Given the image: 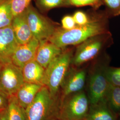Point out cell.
Instances as JSON below:
<instances>
[{"mask_svg":"<svg viewBox=\"0 0 120 120\" xmlns=\"http://www.w3.org/2000/svg\"><path fill=\"white\" fill-rule=\"evenodd\" d=\"M108 33L105 19L97 18L90 20L85 25H77L69 30L59 27L49 40L64 49L67 46L79 45L92 37Z\"/></svg>","mask_w":120,"mask_h":120,"instance_id":"cell-1","label":"cell"},{"mask_svg":"<svg viewBox=\"0 0 120 120\" xmlns=\"http://www.w3.org/2000/svg\"><path fill=\"white\" fill-rule=\"evenodd\" d=\"M60 95L52 94L43 86L30 105L25 109L27 120H57L60 108Z\"/></svg>","mask_w":120,"mask_h":120,"instance_id":"cell-2","label":"cell"},{"mask_svg":"<svg viewBox=\"0 0 120 120\" xmlns=\"http://www.w3.org/2000/svg\"><path fill=\"white\" fill-rule=\"evenodd\" d=\"M73 57L72 50H64L45 69L43 86L47 87L52 94H59L61 83L71 66Z\"/></svg>","mask_w":120,"mask_h":120,"instance_id":"cell-3","label":"cell"},{"mask_svg":"<svg viewBox=\"0 0 120 120\" xmlns=\"http://www.w3.org/2000/svg\"><path fill=\"white\" fill-rule=\"evenodd\" d=\"M90 107V102L84 90L69 95L60 100L57 120H84Z\"/></svg>","mask_w":120,"mask_h":120,"instance_id":"cell-4","label":"cell"},{"mask_svg":"<svg viewBox=\"0 0 120 120\" xmlns=\"http://www.w3.org/2000/svg\"><path fill=\"white\" fill-rule=\"evenodd\" d=\"M107 66L98 63L94 65L90 69L86 92L90 105L106 101V95L109 86L106 75Z\"/></svg>","mask_w":120,"mask_h":120,"instance_id":"cell-5","label":"cell"},{"mask_svg":"<svg viewBox=\"0 0 120 120\" xmlns=\"http://www.w3.org/2000/svg\"><path fill=\"white\" fill-rule=\"evenodd\" d=\"M26 17L33 37L39 41L49 40L59 27L31 4L26 9Z\"/></svg>","mask_w":120,"mask_h":120,"instance_id":"cell-6","label":"cell"},{"mask_svg":"<svg viewBox=\"0 0 120 120\" xmlns=\"http://www.w3.org/2000/svg\"><path fill=\"white\" fill-rule=\"evenodd\" d=\"M109 33L92 37L78 45L71 65L79 67L94 59L102 49L107 41Z\"/></svg>","mask_w":120,"mask_h":120,"instance_id":"cell-7","label":"cell"},{"mask_svg":"<svg viewBox=\"0 0 120 120\" xmlns=\"http://www.w3.org/2000/svg\"><path fill=\"white\" fill-rule=\"evenodd\" d=\"M25 83L21 68L9 62L2 65L0 72V90L10 97L15 96Z\"/></svg>","mask_w":120,"mask_h":120,"instance_id":"cell-8","label":"cell"},{"mask_svg":"<svg viewBox=\"0 0 120 120\" xmlns=\"http://www.w3.org/2000/svg\"><path fill=\"white\" fill-rule=\"evenodd\" d=\"M87 73L86 69L70 66L60 87V99L84 90Z\"/></svg>","mask_w":120,"mask_h":120,"instance_id":"cell-9","label":"cell"},{"mask_svg":"<svg viewBox=\"0 0 120 120\" xmlns=\"http://www.w3.org/2000/svg\"><path fill=\"white\" fill-rule=\"evenodd\" d=\"M19 44L15 38L11 26L0 29V62H12V56Z\"/></svg>","mask_w":120,"mask_h":120,"instance_id":"cell-10","label":"cell"},{"mask_svg":"<svg viewBox=\"0 0 120 120\" xmlns=\"http://www.w3.org/2000/svg\"><path fill=\"white\" fill-rule=\"evenodd\" d=\"M39 41L33 38L27 43L19 45L12 56V62L22 69L27 63L35 60Z\"/></svg>","mask_w":120,"mask_h":120,"instance_id":"cell-11","label":"cell"},{"mask_svg":"<svg viewBox=\"0 0 120 120\" xmlns=\"http://www.w3.org/2000/svg\"><path fill=\"white\" fill-rule=\"evenodd\" d=\"M64 50L56 46L49 40L40 41L35 60L45 69L52 61Z\"/></svg>","mask_w":120,"mask_h":120,"instance_id":"cell-12","label":"cell"},{"mask_svg":"<svg viewBox=\"0 0 120 120\" xmlns=\"http://www.w3.org/2000/svg\"><path fill=\"white\" fill-rule=\"evenodd\" d=\"M11 26L19 45L27 43L34 38L28 24L26 10L13 17Z\"/></svg>","mask_w":120,"mask_h":120,"instance_id":"cell-13","label":"cell"},{"mask_svg":"<svg viewBox=\"0 0 120 120\" xmlns=\"http://www.w3.org/2000/svg\"><path fill=\"white\" fill-rule=\"evenodd\" d=\"M43 86L39 84L25 82L15 95L20 106L26 109L33 101Z\"/></svg>","mask_w":120,"mask_h":120,"instance_id":"cell-14","label":"cell"},{"mask_svg":"<svg viewBox=\"0 0 120 120\" xmlns=\"http://www.w3.org/2000/svg\"><path fill=\"white\" fill-rule=\"evenodd\" d=\"M117 116L105 101L90 105L89 110L84 120H117Z\"/></svg>","mask_w":120,"mask_h":120,"instance_id":"cell-15","label":"cell"},{"mask_svg":"<svg viewBox=\"0 0 120 120\" xmlns=\"http://www.w3.org/2000/svg\"><path fill=\"white\" fill-rule=\"evenodd\" d=\"M22 69L25 82L43 86L45 69L35 60L27 63Z\"/></svg>","mask_w":120,"mask_h":120,"instance_id":"cell-16","label":"cell"},{"mask_svg":"<svg viewBox=\"0 0 120 120\" xmlns=\"http://www.w3.org/2000/svg\"><path fill=\"white\" fill-rule=\"evenodd\" d=\"M106 100L112 110L117 115L120 114V87L109 84Z\"/></svg>","mask_w":120,"mask_h":120,"instance_id":"cell-17","label":"cell"},{"mask_svg":"<svg viewBox=\"0 0 120 120\" xmlns=\"http://www.w3.org/2000/svg\"><path fill=\"white\" fill-rule=\"evenodd\" d=\"M7 111L9 120H27L25 109L20 106L15 96L9 97Z\"/></svg>","mask_w":120,"mask_h":120,"instance_id":"cell-18","label":"cell"},{"mask_svg":"<svg viewBox=\"0 0 120 120\" xmlns=\"http://www.w3.org/2000/svg\"><path fill=\"white\" fill-rule=\"evenodd\" d=\"M35 4L41 13L57 8L71 6L70 0H35Z\"/></svg>","mask_w":120,"mask_h":120,"instance_id":"cell-19","label":"cell"},{"mask_svg":"<svg viewBox=\"0 0 120 120\" xmlns=\"http://www.w3.org/2000/svg\"><path fill=\"white\" fill-rule=\"evenodd\" d=\"M11 1V0H0V29L11 25L14 16Z\"/></svg>","mask_w":120,"mask_h":120,"instance_id":"cell-20","label":"cell"},{"mask_svg":"<svg viewBox=\"0 0 120 120\" xmlns=\"http://www.w3.org/2000/svg\"><path fill=\"white\" fill-rule=\"evenodd\" d=\"M106 75L110 84L120 87V68L107 66L106 69Z\"/></svg>","mask_w":120,"mask_h":120,"instance_id":"cell-21","label":"cell"},{"mask_svg":"<svg viewBox=\"0 0 120 120\" xmlns=\"http://www.w3.org/2000/svg\"><path fill=\"white\" fill-rule=\"evenodd\" d=\"M32 0H11V8L13 16L23 12L31 4Z\"/></svg>","mask_w":120,"mask_h":120,"instance_id":"cell-22","label":"cell"},{"mask_svg":"<svg viewBox=\"0 0 120 120\" xmlns=\"http://www.w3.org/2000/svg\"><path fill=\"white\" fill-rule=\"evenodd\" d=\"M71 6L82 7L90 6L94 9L99 8L103 3V0H70Z\"/></svg>","mask_w":120,"mask_h":120,"instance_id":"cell-23","label":"cell"},{"mask_svg":"<svg viewBox=\"0 0 120 120\" xmlns=\"http://www.w3.org/2000/svg\"><path fill=\"white\" fill-rule=\"evenodd\" d=\"M108 13L112 16L120 15V0H103Z\"/></svg>","mask_w":120,"mask_h":120,"instance_id":"cell-24","label":"cell"},{"mask_svg":"<svg viewBox=\"0 0 120 120\" xmlns=\"http://www.w3.org/2000/svg\"><path fill=\"white\" fill-rule=\"evenodd\" d=\"M73 16L77 26L85 25L90 21L86 13L82 11H76Z\"/></svg>","mask_w":120,"mask_h":120,"instance_id":"cell-25","label":"cell"},{"mask_svg":"<svg viewBox=\"0 0 120 120\" xmlns=\"http://www.w3.org/2000/svg\"><path fill=\"white\" fill-rule=\"evenodd\" d=\"M77 26L73 16H65L61 20V28L65 30H69Z\"/></svg>","mask_w":120,"mask_h":120,"instance_id":"cell-26","label":"cell"},{"mask_svg":"<svg viewBox=\"0 0 120 120\" xmlns=\"http://www.w3.org/2000/svg\"><path fill=\"white\" fill-rule=\"evenodd\" d=\"M9 97L4 92L0 90V112L8 108Z\"/></svg>","mask_w":120,"mask_h":120,"instance_id":"cell-27","label":"cell"},{"mask_svg":"<svg viewBox=\"0 0 120 120\" xmlns=\"http://www.w3.org/2000/svg\"><path fill=\"white\" fill-rule=\"evenodd\" d=\"M0 120H9L7 109L0 112Z\"/></svg>","mask_w":120,"mask_h":120,"instance_id":"cell-28","label":"cell"},{"mask_svg":"<svg viewBox=\"0 0 120 120\" xmlns=\"http://www.w3.org/2000/svg\"><path fill=\"white\" fill-rule=\"evenodd\" d=\"M2 65L3 64L1 63H0V70H1V68H2Z\"/></svg>","mask_w":120,"mask_h":120,"instance_id":"cell-29","label":"cell"},{"mask_svg":"<svg viewBox=\"0 0 120 120\" xmlns=\"http://www.w3.org/2000/svg\"><path fill=\"white\" fill-rule=\"evenodd\" d=\"M117 120H120V117L119 118H118V119H117Z\"/></svg>","mask_w":120,"mask_h":120,"instance_id":"cell-30","label":"cell"},{"mask_svg":"<svg viewBox=\"0 0 120 120\" xmlns=\"http://www.w3.org/2000/svg\"></svg>","mask_w":120,"mask_h":120,"instance_id":"cell-31","label":"cell"}]
</instances>
